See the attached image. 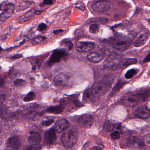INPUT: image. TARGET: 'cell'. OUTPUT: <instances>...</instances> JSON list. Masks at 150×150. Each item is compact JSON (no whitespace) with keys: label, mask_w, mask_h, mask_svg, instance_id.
Segmentation results:
<instances>
[{"label":"cell","mask_w":150,"mask_h":150,"mask_svg":"<svg viewBox=\"0 0 150 150\" xmlns=\"http://www.w3.org/2000/svg\"><path fill=\"white\" fill-rule=\"evenodd\" d=\"M77 141V135L72 130L65 132L61 136V141L66 148H70L74 146Z\"/></svg>","instance_id":"6da1fadb"},{"label":"cell","mask_w":150,"mask_h":150,"mask_svg":"<svg viewBox=\"0 0 150 150\" xmlns=\"http://www.w3.org/2000/svg\"><path fill=\"white\" fill-rule=\"evenodd\" d=\"M110 44L113 48L119 51L127 50L131 44L130 41L128 39L119 37L112 39Z\"/></svg>","instance_id":"7a4b0ae2"},{"label":"cell","mask_w":150,"mask_h":150,"mask_svg":"<svg viewBox=\"0 0 150 150\" xmlns=\"http://www.w3.org/2000/svg\"><path fill=\"white\" fill-rule=\"evenodd\" d=\"M15 9V5L13 4H8L3 5L1 4V10L3 11V12L1 14L0 20L2 22H5L8 18L12 16L13 14L14 10Z\"/></svg>","instance_id":"3957f363"},{"label":"cell","mask_w":150,"mask_h":150,"mask_svg":"<svg viewBox=\"0 0 150 150\" xmlns=\"http://www.w3.org/2000/svg\"><path fill=\"white\" fill-rule=\"evenodd\" d=\"M78 123L82 128L89 129L92 127L93 125V118L90 114H84L79 118Z\"/></svg>","instance_id":"277c9868"},{"label":"cell","mask_w":150,"mask_h":150,"mask_svg":"<svg viewBox=\"0 0 150 150\" xmlns=\"http://www.w3.org/2000/svg\"><path fill=\"white\" fill-rule=\"evenodd\" d=\"M120 64V60L119 56L117 55H111L105 61L103 67L106 69L114 70Z\"/></svg>","instance_id":"5b68a950"},{"label":"cell","mask_w":150,"mask_h":150,"mask_svg":"<svg viewBox=\"0 0 150 150\" xmlns=\"http://www.w3.org/2000/svg\"><path fill=\"white\" fill-rule=\"evenodd\" d=\"M71 75L67 73H61L56 75L53 79L54 84L57 86H63L69 83Z\"/></svg>","instance_id":"8992f818"},{"label":"cell","mask_w":150,"mask_h":150,"mask_svg":"<svg viewBox=\"0 0 150 150\" xmlns=\"http://www.w3.org/2000/svg\"><path fill=\"white\" fill-rule=\"evenodd\" d=\"M93 89L97 96L105 95L109 89L108 85L103 82H96L93 85Z\"/></svg>","instance_id":"52a82bcc"},{"label":"cell","mask_w":150,"mask_h":150,"mask_svg":"<svg viewBox=\"0 0 150 150\" xmlns=\"http://www.w3.org/2000/svg\"><path fill=\"white\" fill-rule=\"evenodd\" d=\"M145 95H143L142 94H135L126 97L124 99L125 104L128 106H133L137 105L141 100L144 99Z\"/></svg>","instance_id":"ba28073f"},{"label":"cell","mask_w":150,"mask_h":150,"mask_svg":"<svg viewBox=\"0 0 150 150\" xmlns=\"http://www.w3.org/2000/svg\"><path fill=\"white\" fill-rule=\"evenodd\" d=\"M67 55L66 52L63 50H56L52 54L48 61V65H51L59 62L63 57Z\"/></svg>","instance_id":"9c48e42d"},{"label":"cell","mask_w":150,"mask_h":150,"mask_svg":"<svg viewBox=\"0 0 150 150\" xmlns=\"http://www.w3.org/2000/svg\"><path fill=\"white\" fill-rule=\"evenodd\" d=\"M92 8L96 12L102 13L108 10L110 8V5L107 1H100L94 4Z\"/></svg>","instance_id":"30bf717a"},{"label":"cell","mask_w":150,"mask_h":150,"mask_svg":"<svg viewBox=\"0 0 150 150\" xmlns=\"http://www.w3.org/2000/svg\"><path fill=\"white\" fill-rule=\"evenodd\" d=\"M148 38V35L146 32H140L134 38L132 45L136 47H140L145 44Z\"/></svg>","instance_id":"8fae6325"},{"label":"cell","mask_w":150,"mask_h":150,"mask_svg":"<svg viewBox=\"0 0 150 150\" xmlns=\"http://www.w3.org/2000/svg\"><path fill=\"white\" fill-rule=\"evenodd\" d=\"M94 45L89 42L80 41L78 42L75 45V49L80 52H87L92 51Z\"/></svg>","instance_id":"7c38bea8"},{"label":"cell","mask_w":150,"mask_h":150,"mask_svg":"<svg viewBox=\"0 0 150 150\" xmlns=\"http://www.w3.org/2000/svg\"><path fill=\"white\" fill-rule=\"evenodd\" d=\"M56 134L55 129L52 128L45 132L44 137L43 144L44 145H48L53 144L56 140Z\"/></svg>","instance_id":"4fadbf2b"},{"label":"cell","mask_w":150,"mask_h":150,"mask_svg":"<svg viewBox=\"0 0 150 150\" xmlns=\"http://www.w3.org/2000/svg\"><path fill=\"white\" fill-rule=\"evenodd\" d=\"M135 116L139 118L145 119L150 116V113L147 107L145 105H142L138 108L135 111Z\"/></svg>","instance_id":"5bb4252c"},{"label":"cell","mask_w":150,"mask_h":150,"mask_svg":"<svg viewBox=\"0 0 150 150\" xmlns=\"http://www.w3.org/2000/svg\"><path fill=\"white\" fill-rule=\"evenodd\" d=\"M69 123L65 118L59 119L56 123L54 126V129L57 132L61 133L68 128Z\"/></svg>","instance_id":"9a60e30c"},{"label":"cell","mask_w":150,"mask_h":150,"mask_svg":"<svg viewBox=\"0 0 150 150\" xmlns=\"http://www.w3.org/2000/svg\"><path fill=\"white\" fill-rule=\"evenodd\" d=\"M127 143L130 146L137 148H142L144 146L145 144L143 140L135 136L129 138Z\"/></svg>","instance_id":"2e32d148"},{"label":"cell","mask_w":150,"mask_h":150,"mask_svg":"<svg viewBox=\"0 0 150 150\" xmlns=\"http://www.w3.org/2000/svg\"><path fill=\"white\" fill-rule=\"evenodd\" d=\"M103 128L106 131H113L115 130H119L121 128V125L118 123H115L111 120H107L104 123Z\"/></svg>","instance_id":"e0dca14e"},{"label":"cell","mask_w":150,"mask_h":150,"mask_svg":"<svg viewBox=\"0 0 150 150\" xmlns=\"http://www.w3.org/2000/svg\"><path fill=\"white\" fill-rule=\"evenodd\" d=\"M8 147L19 150L21 146V143L20 139L16 136L10 137L7 141Z\"/></svg>","instance_id":"ac0fdd59"},{"label":"cell","mask_w":150,"mask_h":150,"mask_svg":"<svg viewBox=\"0 0 150 150\" xmlns=\"http://www.w3.org/2000/svg\"><path fill=\"white\" fill-rule=\"evenodd\" d=\"M97 96L92 88L87 89L83 95V100L87 102H91L95 99Z\"/></svg>","instance_id":"d6986e66"},{"label":"cell","mask_w":150,"mask_h":150,"mask_svg":"<svg viewBox=\"0 0 150 150\" xmlns=\"http://www.w3.org/2000/svg\"><path fill=\"white\" fill-rule=\"evenodd\" d=\"M103 56L100 54L96 52L90 53L87 56L88 60L93 63H98L101 61L103 58Z\"/></svg>","instance_id":"ffe728a7"},{"label":"cell","mask_w":150,"mask_h":150,"mask_svg":"<svg viewBox=\"0 0 150 150\" xmlns=\"http://www.w3.org/2000/svg\"><path fill=\"white\" fill-rule=\"evenodd\" d=\"M42 140V136L38 132L32 131L28 137V141L31 144H38Z\"/></svg>","instance_id":"44dd1931"},{"label":"cell","mask_w":150,"mask_h":150,"mask_svg":"<svg viewBox=\"0 0 150 150\" xmlns=\"http://www.w3.org/2000/svg\"><path fill=\"white\" fill-rule=\"evenodd\" d=\"M42 12V11H30L21 16L20 18V21H21V22H24L25 21H26V20H28L29 18L33 16L34 15H40Z\"/></svg>","instance_id":"7402d4cb"},{"label":"cell","mask_w":150,"mask_h":150,"mask_svg":"<svg viewBox=\"0 0 150 150\" xmlns=\"http://www.w3.org/2000/svg\"><path fill=\"white\" fill-rule=\"evenodd\" d=\"M31 5V3L29 1H22L19 3V4L16 8V11L20 12V11H23L30 7Z\"/></svg>","instance_id":"603a6c76"},{"label":"cell","mask_w":150,"mask_h":150,"mask_svg":"<svg viewBox=\"0 0 150 150\" xmlns=\"http://www.w3.org/2000/svg\"><path fill=\"white\" fill-rule=\"evenodd\" d=\"M137 63V60L135 59L132 58H126L120 62V65L122 68H125L129 66L132 65H134Z\"/></svg>","instance_id":"cb8c5ba5"},{"label":"cell","mask_w":150,"mask_h":150,"mask_svg":"<svg viewBox=\"0 0 150 150\" xmlns=\"http://www.w3.org/2000/svg\"><path fill=\"white\" fill-rule=\"evenodd\" d=\"M46 111L48 113L54 114H59L63 111L62 107L60 105L57 106H52L46 109Z\"/></svg>","instance_id":"d4e9b609"},{"label":"cell","mask_w":150,"mask_h":150,"mask_svg":"<svg viewBox=\"0 0 150 150\" xmlns=\"http://www.w3.org/2000/svg\"><path fill=\"white\" fill-rule=\"evenodd\" d=\"M43 62V61L42 59H35L31 61V65L33 70H36L39 69Z\"/></svg>","instance_id":"484cf974"},{"label":"cell","mask_w":150,"mask_h":150,"mask_svg":"<svg viewBox=\"0 0 150 150\" xmlns=\"http://www.w3.org/2000/svg\"><path fill=\"white\" fill-rule=\"evenodd\" d=\"M42 146L40 144H31L24 148L23 150H41Z\"/></svg>","instance_id":"4316f807"},{"label":"cell","mask_w":150,"mask_h":150,"mask_svg":"<svg viewBox=\"0 0 150 150\" xmlns=\"http://www.w3.org/2000/svg\"><path fill=\"white\" fill-rule=\"evenodd\" d=\"M46 39V37L45 36H39L34 38L32 41L31 43L32 44H39L41 43L42 41H44Z\"/></svg>","instance_id":"83f0119b"},{"label":"cell","mask_w":150,"mask_h":150,"mask_svg":"<svg viewBox=\"0 0 150 150\" xmlns=\"http://www.w3.org/2000/svg\"><path fill=\"white\" fill-rule=\"evenodd\" d=\"M35 97V93L33 92H30L27 94L23 98V101L25 102H29L33 101Z\"/></svg>","instance_id":"f1b7e54d"},{"label":"cell","mask_w":150,"mask_h":150,"mask_svg":"<svg viewBox=\"0 0 150 150\" xmlns=\"http://www.w3.org/2000/svg\"><path fill=\"white\" fill-rule=\"evenodd\" d=\"M137 73V70L135 69H131L128 70L125 74V78L127 79H131Z\"/></svg>","instance_id":"f546056e"},{"label":"cell","mask_w":150,"mask_h":150,"mask_svg":"<svg viewBox=\"0 0 150 150\" xmlns=\"http://www.w3.org/2000/svg\"><path fill=\"white\" fill-rule=\"evenodd\" d=\"M89 30L90 33L93 34L97 33L99 31V26L96 24H93L90 25Z\"/></svg>","instance_id":"4dcf8cb0"},{"label":"cell","mask_w":150,"mask_h":150,"mask_svg":"<svg viewBox=\"0 0 150 150\" xmlns=\"http://www.w3.org/2000/svg\"><path fill=\"white\" fill-rule=\"evenodd\" d=\"M26 82L22 79H16L14 81V84L15 86L17 87H21L25 85Z\"/></svg>","instance_id":"1f68e13d"},{"label":"cell","mask_w":150,"mask_h":150,"mask_svg":"<svg viewBox=\"0 0 150 150\" xmlns=\"http://www.w3.org/2000/svg\"><path fill=\"white\" fill-rule=\"evenodd\" d=\"M63 45L67 48L69 51H71L73 47V44L70 41H65L63 43Z\"/></svg>","instance_id":"d6a6232c"},{"label":"cell","mask_w":150,"mask_h":150,"mask_svg":"<svg viewBox=\"0 0 150 150\" xmlns=\"http://www.w3.org/2000/svg\"><path fill=\"white\" fill-rule=\"evenodd\" d=\"M110 137L114 140L118 139L120 137V134L117 131H114L110 134Z\"/></svg>","instance_id":"836d02e7"},{"label":"cell","mask_w":150,"mask_h":150,"mask_svg":"<svg viewBox=\"0 0 150 150\" xmlns=\"http://www.w3.org/2000/svg\"><path fill=\"white\" fill-rule=\"evenodd\" d=\"M47 26L44 23H41L38 26V30L39 31H43L47 29Z\"/></svg>","instance_id":"e575fe53"},{"label":"cell","mask_w":150,"mask_h":150,"mask_svg":"<svg viewBox=\"0 0 150 150\" xmlns=\"http://www.w3.org/2000/svg\"><path fill=\"white\" fill-rule=\"evenodd\" d=\"M54 122V120L53 119H50L49 120H47V121H44L42 123V125L43 126H48L50 125H51L52 123Z\"/></svg>","instance_id":"d590c367"},{"label":"cell","mask_w":150,"mask_h":150,"mask_svg":"<svg viewBox=\"0 0 150 150\" xmlns=\"http://www.w3.org/2000/svg\"><path fill=\"white\" fill-rule=\"evenodd\" d=\"M76 8L81 10L82 11H84L85 9V5H84L83 3L79 2H78L76 4Z\"/></svg>","instance_id":"8d00e7d4"},{"label":"cell","mask_w":150,"mask_h":150,"mask_svg":"<svg viewBox=\"0 0 150 150\" xmlns=\"http://www.w3.org/2000/svg\"><path fill=\"white\" fill-rule=\"evenodd\" d=\"M54 0H44L43 4L46 5H52L54 4Z\"/></svg>","instance_id":"74e56055"},{"label":"cell","mask_w":150,"mask_h":150,"mask_svg":"<svg viewBox=\"0 0 150 150\" xmlns=\"http://www.w3.org/2000/svg\"><path fill=\"white\" fill-rule=\"evenodd\" d=\"M6 99V95L4 94H1L0 95V103L2 104L4 103Z\"/></svg>","instance_id":"f35d334b"},{"label":"cell","mask_w":150,"mask_h":150,"mask_svg":"<svg viewBox=\"0 0 150 150\" xmlns=\"http://www.w3.org/2000/svg\"><path fill=\"white\" fill-rule=\"evenodd\" d=\"M103 148V146L102 145L98 146H93L91 149V150H102Z\"/></svg>","instance_id":"ab89813d"},{"label":"cell","mask_w":150,"mask_h":150,"mask_svg":"<svg viewBox=\"0 0 150 150\" xmlns=\"http://www.w3.org/2000/svg\"><path fill=\"white\" fill-rule=\"evenodd\" d=\"M149 61H150V53L147 54V56L144 58L143 60V62L144 63L149 62Z\"/></svg>","instance_id":"60d3db41"},{"label":"cell","mask_w":150,"mask_h":150,"mask_svg":"<svg viewBox=\"0 0 150 150\" xmlns=\"http://www.w3.org/2000/svg\"><path fill=\"white\" fill-rule=\"evenodd\" d=\"M144 141L146 144L150 145V136H146L144 138Z\"/></svg>","instance_id":"b9f144b4"},{"label":"cell","mask_w":150,"mask_h":150,"mask_svg":"<svg viewBox=\"0 0 150 150\" xmlns=\"http://www.w3.org/2000/svg\"><path fill=\"white\" fill-rule=\"evenodd\" d=\"M64 31V30H62V29H59V30H55L53 31V33L56 35H58V34H59L61 32H63Z\"/></svg>","instance_id":"7bdbcfd3"},{"label":"cell","mask_w":150,"mask_h":150,"mask_svg":"<svg viewBox=\"0 0 150 150\" xmlns=\"http://www.w3.org/2000/svg\"><path fill=\"white\" fill-rule=\"evenodd\" d=\"M23 57L22 55L21 54H16V55H14L12 57V58L16 59L20 58Z\"/></svg>","instance_id":"ee69618b"},{"label":"cell","mask_w":150,"mask_h":150,"mask_svg":"<svg viewBox=\"0 0 150 150\" xmlns=\"http://www.w3.org/2000/svg\"><path fill=\"white\" fill-rule=\"evenodd\" d=\"M6 150H19L17 149H14V148H11V147H8L6 149Z\"/></svg>","instance_id":"f6af8a7d"},{"label":"cell","mask_w":150,"mask_h":150,"mask_svg":"<svg viewBox=\"0 0 150 150\" xmlns=\"http://www.w3.org/2000/svg\"><path fill=\"white\" fill-rule=\"evenodd\" d=\"M147 21H148V23H149V24H150V18L148 19V20H147Z\"/></svg>","instance_id":"bcb514c9"},{"label":"cell","mask_w":150,"mask_h":150,"mask_svg":"<svg viewBox=\"0 0 150 150\" xmlns=\"http://www.w3.org/2000/svg\"><path fill=\"white\" fill-rule=\"evenodd\" d=\"M149 111H150V109H149Z\"/></svg>","instance_id":"7dc6e473"}]
</instances>
